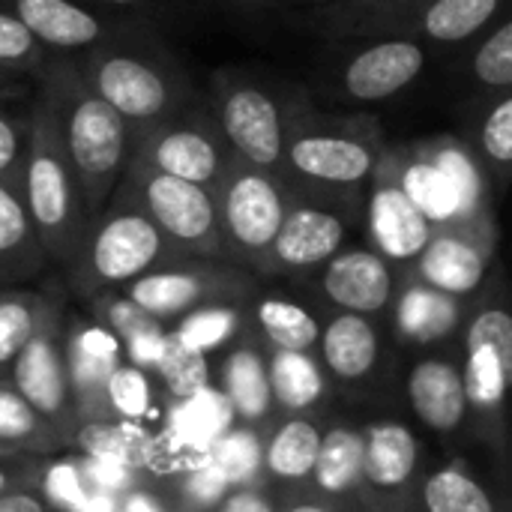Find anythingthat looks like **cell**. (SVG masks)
Listing matches in <instances>:
<instances>
[{"label": "cell", "mask_w": 512, "mask_h": 512, "mask_svg": "<svg viewBox=\"0 0 512 512\" xmlns=\"http://www.w3.org/2000/svg\"><path fill=\"white\" fill-rule=\"evenodd\" d=\"M282 177L312 195L354 201L363 195L387 141L369 114H327L309 93L282 96Z\"/></svg>", "instance_id": "obj_1"}, {"label": "cell", "mask_w": 512, "mask_h": 512, "mask_svg": "<svg viewBox=\"0 0 512 512\" xmlns=\"http://www.w3.org/2000/svg\"><path fill=\"white\" fill-rule=\"evenodd\" d=\"M36 96L51 108L63 153L81 183L90 213L96 216L111 198L132 156L126 120L87 84L78 57L48 54L33 72Z\"/></svg>", "instance_id": "obj_2"}, {"label": "cell", "mask_w": 512, "mask_h": 512, "mask_svg": "<svg viewBox=\"0 0 512 512\" xmlns=\"http://www.w3.org/2000/svg\"><path fill=\"white\" fill-rule=\"evenodd\" d=\"M78 66L87 84L126 120L132 141L198 99L186 72L162 48L120 27L78 54Z\"/></svg>", "instance_id": "obj_3"}, {"label": "cell", "mask_w": 512, "mask_h": 512, "mask_svg": "<svg viewBox=\"0 0 512 512\" xmlns=\"http://www.w3.org/2000/svg\"><path fill=\"white\" fill-rule=\"evenodd\" d=\"M18 195L39 234L45 252L72 261L81 249L84 231L93 219L81 183L63 153L51 108L36 96L24 120V159Z\"/></svg>", "instance_id": "obj_4"}, {"label": "cell", "mask_w": 512, "mask_h": 512, "mask_svg": "<svg viewBox=\"0 0 512 512\" xmlns=\"http://www.w3.org/2000/svg\"><path fill=\"white\" fill-rule=\"evenodd\" d=\"M171 255H180V249L171 246L132 192L117 183L105 207L90 219L75 261H81L96 282L120 285L159 270Z\"/></svg>", "instance_id": "obj_5"}, {"label": "cell", "mask_w": 512, "mask_h": 512, "mask_svg": "<svg viewBox=\"0 0 512 512\" xmlns=\"http://www.w3.org/2000/svg\"><path fill=\"white\" fill-rule=\"evenodd\" d=\"M288 180L255 168L231 153V162L213 192L222 252L240 258H267L270 243L288 207Z\"/></svg>", "instance_id": "obj_6"}, {"label": "cell", "mask_w": 512, "mask_h": 512, "mask_svg": "<svg viewBox=\"0 0 512 512\" xmlns=\"http://www.w3.org/2000/svg\"><path fill=\"white\" fill-rule=\"evenodd\" d=\"M129 159L150 165L162 174L180 177L186 183L204 186L213 195L231 162V150L210 108L201 99H195L174 117L141 132L132 141Z\"/></svg>", "instance_id": "obj_7"}, {"label": "cell", "mask_w": 512, "mask_h": 512, "mask_svg": "<svg viewBox=\"0 0 512 512\" xmlns=\"http://www.w3.org/2000/svg\"><path fill=\"white\" fill-rule=\"evenodd\" d=\"M120 183L147 210V216L159 225V231L171 240V246L192 255L222 252L216 201L204 186L186 183L180 177L162 174L132 159L126 162Z\"/></svg>", "instance_id": "obj_8"}, {"label": "cell", "mask_w": 512, "mask_h": 512, "mask_svg": "<svg viewBox=\"0 0 512 512\" xmlns=\"http://www.w3.org/2000/svg\"><path fill=\"white\" fill-rule=\"evenodd\" d=\"M207 108L237 159L282 174V96L249 78L216 72Z\"/></svg>", "instance_id": "obj_9"}, {"label": "cell", "mask_w": 512, "mask_h": 512, "mask_svg": "<svg viewBox=\"0 0 512 512\" xmlns=\"http://www.w3.org/2000/svg\"><path fill=\"white\" fill-rule=\"evenodd\" d=\"M291 186V183H288ZM342 198H324L312 192H300L291 186L288 207L282 225L270 243L267 258L288 270H306L327 264L345 243L348 213Z\"/></svg>", "instance_id": "obj_10"}, {"label": "cell", "mask_w": 512, "mask_h": 512, "mask_svg": "<svg viewBox=\"0 0 512 512\" xmlns=\"http://www.w3.org/2000/svg\"><path fill=\"white\" fill-rule=\"evenodd\" d=\"M363 192L375 252L387 261H414L432 237V222L402 189L393 144L384 147Z\"/></svg>", "instance_id": "obj_11"}, {"label": "cell", "mask_w": 512, "mask_h": 512, "mask_svg": "<svg viewBox=\"0 0 512 512\" xmlns=\"http://www.w3.org/2000/svg\"><path fill=\"white\" fill-rule=\"evenodd\" d=\"M426 69V45L405 36H375L342 63L339 90L351 102H384L411 87Z\"/></svg>", "instance_id": "obj_12"}, {"label": "cell", "mask_w": 512, "mask_h": 512, "mask_svg": "<svg viewBox=\"0 0 512 512\" xmlns=\"http://www.w3.org/2000/svg\"><path fill=\"white\" fill-rule=\"evenodd\" d=\"M495 243V225L459 222L432 228L429 243L414 258L420 282L450 297L477 291L486 279L489 255Z\"/></svg>", "instance_id": "obj_13"}, {"label": "cell", "mask_w": 512, "mask_h": 512, "mask_svg": "<svg viewBox=\"0 0 512 512\" xmlns=\"http://www.w3.org/2000/svg\"><path fill=\"white\" fill-rule=\"evenodd\" d=\"M48 54H84L117 27L78 0H3Z\"/></svg>", "instance_id": "obj_14"}, {"label": "cell", "mask_w": 512, "mask_h": 512, "mask_svg": "<svg viewBox=\"0 0 512 512\" xmlns=\"http://www.w3.org/2000/svg\"><path fill=\"white\" fill-rule=\"evenodd\" d=\"M504 9V0H420L402 15L390 18L375 36H405L417 42L456 45L483 33ZM369 36V39H375Z\"/></svg>", "instance_id": "obj_15"}, {"label": "cell", "mask_w": 512, "mask_h": 512, "mask_svg": "<svg viewBox=\"0 0 512 512\" xmlns=\"http://www.w3.org/2000/svg\"><path fill=\"white\" fill-rule=\"evenodd\" d=\"M321 285L324 294L348 312H381L393 297V270L375 249H339L327 261Z\"/></svg>", "instance_id": "obj_16"}, {"label": "cell", "mask_w": 512, "mask_h": 512, "mask_svg": "<svg viewBox=\"0 0 512 512\" xmlns=\"http://www.w3.org/2000/svg\"><path fill=\"white\" fill-rule=\"evenodd\" d=\"M420 147L453 183V189L462 201L465 222L495 225V213H492L495 186H492V177L483 168L480 156L471 150V144L456 135H435L429 141H420Z\"/></svg>", "instance_id": "obj_17"}, {"label": "cell", "mask_w": 512, "mask_h": 512, "mask_svg": "<svg viewBox=\"0 0 512 512\" xmlns=\"http://www.w3.org/2000/svg\"><path fill=\"white\" fill-rule=\"evenodd\" d=\"M396 159H399V180H402V189H405L408 198L423 210V216L432 222V228L465 222L462 201H459L453 183H450L447 174L423 153L420 144L396 147Z\"/></svg>", "instance_id": "obj_18"}, {"label": "cell", "mask_w": 512, "mask_h": 512, "mask_svg": "<svg viewBox=\"0 0 512 512\" xmlns=\"http://www.w3.org/2000/svg\"><path fill=\"white\" fill-rule=\"evenodd\" d=\"M471 150L480 156L483 168L492 177L498 192L507 189L512 171V93H489L480 102L474 129H471Z\"/></svg>", "instance_id": "obj_19"}, {"label": "cell", "mask_w": 512, "mask_h": 512, "mask_svg": "<svg viewBox=\"0 0 512 512\" xmlns=\"http://www.w3.org/2000/svg\"><path fill=\"white\" fill-rule=\"evenodd\" d=\"M207 297V273L189 267H159L129 282V300L147 315H177Z\"/></svg>", "instance_id": "obj_20"}, {"label": "cell", "mask_w": 512, "mask_h": 512, "mask_svg": "<svg viewBox=\"0 0 512 512\" xmlns=\"http://www.w3.org/2000/svg\"><path fill=\"white\" fill-rule=\"evenodd\" d=\"M411 405L432 429H453L465 411V384L447 363L429 360L411 372Z\"/></svg>", "instance_id": "obj_21"}, {"label": "cell", "mask_w": 512, "mask_h": 512, "mask_svg": "<svg viewBox=\"0 0 512 512\" xmlns=\"http://www.w3.org/2000/svg\"><path fill=\"white\" fill-rule=\"evenodd\" d=\"M234 405L228 396L213 393L207 387L186 396V402L171 417V441L180 450L207 453L231 426Z\"/></svg>", "instance_id": "obj_22"}, {"label": "cell", "mask_w": 512, "mask_h": 512, "mask_svg": "<svg viewBox=\"0 0 512 512\" xmlns=\"http://www.w3.org/2000/svg\"><path fill=\"white\" fill-rule=\"evenodd\" d=\"M420 0H327L315 6V24L330 39H369L381 24Z\"/></svg>", "instance_id": "obj_23"}, {"label": "cell", "mask_w": 512, "mask_h": 512, "mask_svg": "<svg viewBox=\"0 0 512 512\" xmlns=\"http://www.w3.org/2000/svg\"><path fill=\"white\" fill-rule=\"evenodd\" d=\"M324 357L339 378L366 375L378 357V336L372 324L357 312H345L330 321L324 333Z\"/></svg>", "instance_id": "obj_24"}, {"label": "cell", "mask_w": 512, "mask_h": 512, "mask_svg": "<svg viewBox=\"0 0 512 512\" xmlns=\"http://www.w3.org/2000/svg\"><path fill=\"white\" fill-rule=\"evenodd\" d=\"M45 255L15 186L0 183V276H15Z\"/></svg>", "instance_id": "obj_25"}, {"label": "cell", "mask_w": 512, "mask_h": 512, "mask_svg": "<svg viewBox=\"0 0 512 512\" xmlns=\"http://www.w3.org/2000/svg\"><path fill=\"white\" fill-rule=\"evenodd\" d=\"M15 381H18V390H21L24 402H30L42 414H51V411L60 408V402H63V372H60L54 348L45 339L30 336V342L18 351V357H15Z\"/></svg>", "instance_id": "obj_26"}, {"label": "cell", "mask_w": 512, "mask_h": 512, "mask_svg": "<svg viewBox=\"0 0 512 512\" xmlns=\"http://www.w3.org/2000/svg\"><path fill=\"white\" fill-rule=\"evenodd\" d=\"M459 324L456 297L429 288L426 282L411 285L399 300V327L417 342H435Z\"/></svg>", "instance_id": "obj_27"}, {"label": "cell", "mask_w": 512, "mask_h": 512, "mask_svg": "<svg viewBox=\"0 0 512 512\" xmlns=\"http://www.w3.org/2000/svg\"><path fill=\"white\" fill-rule=\"evenodd\" d=\"M417 462V444L402 426H378L363 450V471L378 486H399L408 480Z\"/></svg>", "instance_id": "obj_28"}, {"label": "cell", "mask_w": 512, "mask_h": 512, "mask_svg": "<svg viewBox=\"0 0 512 512\" xmlns=\"http://www.w3.org/2000/svg\"><path fill=\"white\" fill-rule=\"evenodd\" d=\"M363 438L345 429L330 432L321 444H318V456H315V474L318 483L327 492H342L345 486H351L357 480V474L363 471Z\"/></svg>", "instance_id": "obj_29"}, {"label": "cell", "mask_w": 512, "mask_h": 512, "mask_svg": "<svg viewBox=\"0 0 512 512\" xmlns=\"http://www.w3.org/2000/svg\"><path fill=\"white\" fill-rule=\"evenodd\" d=\"M225 381H228V399L231 405L246 414V417H261L270 405V378L264 363L252 351H237L231 354L225 366Z\"/></svg>", "instance_id": "obj_30"}, {"label": "cell", "mask_w": 512, "mask_h": 512, "mask_svg": "<svg viewBox=\"0 0 512 512\" xmlns=\"http://www.w3.org/2000/svg\"><path fill=\"white\" fill-rule=\"evenodd\" d=\"M273 390L282 405L288 408H306L321 396V372L303 351H282L273 360Z\"/></svg>", "instance_id": "obj_31"}, {"label": "cell", "mask_w": 512, "mask_h": 512, "mask_svg": "<svg viewBox=\"0 0 512 512\" xmlns=\"http://www.w3.org/2000/svg\"><path fill=\"white\" fill-rule=\"evenodd\" d=\"M474 78L486 93L512 90V21L501 18L474 51Z\"/></svg>", "instance_id": "obj_32"}, {"label": "cell", "mask_w": 512, "mask_h": 512, "mask_svg": "<svg viewBox=\"0 0 512 512\" xmlns=\"http://www.w3.org/2000/svg\"><path fill=\"white\" fill-rule=\"evenodd\" d=\"M258 321H261L264 333L270 336V342L279 345L282 351H303L318 339L315 318L297 303L267 300L258 309Z\"/></svg>", "instance_id": "obj_33"}, {"label": "cell", "mask_w": 512, "mask_h": 512, "mask_svg": "<svg viewBox=\"0 0 512 512\" xmlns=\"http://www.w3.org/2000/svg\"><path fill=\"white\" fill-rule=\"evenodd\" d=\"M318 432L309 426V423H288L273 447H270V468L279 474V477H303L315 468V456H318Z\"/></svg>", "instance_id": "obj_34"}, {"label": "cell", "mask_w": 512, "mask_h": 512, "mask_svg": "<svg viewBox=\"0 0 512 512\" xmlns=\"http://www.w3.org/2000/svg\"><path fill=\"white\" fill-rule=\"evenodd\" d=\"M78 441L84 444V450L93 459H117L123 465L147 459V453H150L147 435L132 423H123V426H87Z\"/></svg>", "instance_id": "obj_35"}, {"label": "cell", "mask_w": 512, "mask_h": 512, "mask_svg": "<svg viewBox=\"0 0 512 512\" xmlns=\"http://www.w3.org/2000/svg\"><path fill=\"white\" fill-rule=\"evenodd\" d=\"M45 57L48 51L36 42V36L6 6H0V69L24 78L33 75Z\"/></svg>", "instance_id": "obj_36"}, {"label": "cell", "mask_w": 512, "mask_h": 512, "mask_svg": "<svg viewBox=\"0 0 512 512\" xmlns=\"http://www.w3.org/2000/svg\"><path fill=\"white\" fill-rule=\"evenodd\" d=\"M156 366H159L162 378L168 381V387L177 396H192L195 390H201L207 384V360H204V354L186 348L174 333L165 336Z\"/></svg>", "instance_id": "obj_37"}, {"label": "cell", "mask_w": 512, "mask_h": 512, "mask_svg": "<svg viewBox=\"0 0 512 512\" xmlns=\"http://www.w3.org/2000/svg\"><path fill=\"white\" fill-rule=\"evenodd\" d=\"M426 507L429 512H495L489 495L474 480L456 471H444L429 480Z\"/></svg>", "instance_id": "obj_38"}, {"label": "cell", "mask_w": 512, "mask_h": 512, "mask_svg": "<svg viewBox=\"0 0 512 512\" xmlns=\"http://www.w3.org/2000/svg\"><path fill=\"white\" fill-rule=\"evenodd\" d=\"M512 357L501 354L498 348L477 345L468 357V396L477 405H495L504 396Z\"/></svg>", "instance_id": "obj_39"}, {"label": "cell", "mask_w": 512, "mask_h": 512, "mask_svg": "<svg viewBox=\"0 0 512 512\" xmlns=\"http://www.w3.org/2000/svg\"><path fill=\"white\" fill-rule=\"evenodd\" d=\"M72 363H75L78 384H87V387L105 384L111 372L117 369V339L105 330L81 333L72 348Z\"/></svg>", "instance_id": "obj_40"}, {"label": "cell", "mask_w": 512, "mask_h": 512, "mask_svg": "<svg viewBox=\"0 0 512 512\" xmlns=\"http://www.w3.org/2000/svg\"><path fill=\"white\" fill-rule=\"evenodd\" d=\"M207 456L216 462V468L225 474L228 483H243L246 477L255 474L261 450H258V438L249 432H234V435H222Z\"/></svg>", "instance_id": "obj_41"}, {"label": "cell", "mask_w": 512, "mask_h": 512, "mask_svg": "<svg viewBox=\"0 0 512 512\" xmlns=\"http://www.w3.org/2000/svg\"><path fill=\"white\" fill-rule=\"evenodd\" d=\"M234 324H237V315L231 309H201V312L189 315L174 336L186 348L204 354L207 348H216L219 342H225L234 333Z\"/></svg>", "instance_id": "obj_42"}, {"label": "cell", "mask_w": 512, "mask_h": 512, "mask_svg": "<svg viewBox=\"0 0 512 512\" xmlns=\"http://www.w3.org/2000/svg\"><path fill=\"white\" fill-rule=\"evenodd\" d=\"M36 330V315L27 300L6 297L0 300V363L18 357V351L30 342Z\"/></svg>", "instance_id": "obj_43"}, {"label": "cell", "mask_w": 512, "mask_h": 512, "mask_svg": "<svg viewBox=\"0 0 512 512\" xmlns=\"http://www.w3.org/2000/svg\"><path fill=\"white\" fill-rule=\"evenodd\" d=\"M108 393L114 408L129 420H141L150 408L147 381L138 369H114L108 378Z\"/></svg>", "instance_id": "obj_44"}, {"label": "cell", "mask_w": 512, "mask_h": 512, "mask_svg": "<svg viewBox=\"0 0 512 512\" xmlns=\"http://www.w3.org/2000/svg\"><path fill=\"white\" fill-rule=\"evenodd\" d=\"M21 159H24V123L0 108V183L18 189Z\"/></svg>", "instance_id": "obj_45"}, {"label": "cell", "mask_w": 512, "mask_h": 512, "mask_svg": "<svg viewBox=\"0 0 512 512\" xmlns=\"http://www.w3.org/2000/svg\"><path fill=\"white\" fill-rule=\"evenodd\" d=\"M489 345L512 357V318L504 309H486L474 318L468 330V348Z\"/></svg>", "instance_id": "obj_46"}, {"label": "cell", "mask_w": 512, "mask_h": 512, "mask_svg": "<svg viewBox=\"0 0 512 512\" xmlns=\"http://www.w3.org/2000/svg\"><path fill=\"white\" fill-rule=\"evenodd\" d=\"M45 489H48V498L69 512H78L87 501V492L81 489V480H78V471L72 465H54L48 471V480H45Z\"/></svg>", "instance_id": "obj_47"}, {"label": "cell", "mask_w": 512, "mask_h": 512, "mask_svg": "<svg viewBox=\"0 0 512 512\" xmlns=\"http://www.w3.org/2000/svg\"><path fill=\"white\" fill-rule=\"evenodd\" d=\"M30 429H33L30 405L15 393L0 390V438L15 441V438H24Z\"/></svg>", "instance_id": "obj_48"}, {"label": "cell", "mask_w": 512, "mask_h": 512, "mask_svg": "<svg viewBox=\"0 0 512 512\" xmlns=\"http://www.w3.org/2000/svg\"><path fill=\"white\" fill-rule=\"evenodd\" d=\"M87 477L90 483L99 489V495H111V492H123L129 483H132V474H129V465L117 462V459H93L87 462Z\"/></svg>", "instance_id": "obj_49"}, {"label": "cell", "mask_w": 512, "mask_h": 512, "mask_svg": "<svg viewBox=\"0 0 512 512\" xmlns=\"http://www.w3.org/2000/svg\"><path fill=\"white\" fill-rule=\"evenodd\" d=\"M225 486H228V480H225V474L216 468V462L204 453V462L195 468V474H192V480H189V492L198 498V501H216L222 492H225Z\"/></svg>", "instance_id": "obj_50"}, {"label": "cell", "mask_w": 512, "mask_h": 512, "mask_svg": "<svg viewBox=\"0 0 512 512\" xmlns=\"http://www.w3.org/2000/svg\"><path fill=\"white\" fill-rule=\"evenodd\" d=\"M108 315H111L114 330H117L123 339H132L138 330H144V327H150V324L156 321V318H153V315H147L141 306H135L129 297H126V300H120V303H114Z\"/></svg>", "instance_id": "obj_51"}, {"label": "cell", "mask_w": 512, "mask_h": 512, "mask_svg": "<svg viewBox=\"0 0 512 512\" xmlns=\"http://www.w3.org/2000/svg\"><path fill=\"white\" fill-rule=\"evenodd\" d=\"M162 342H165V333L159 330V324L153 321L150 327L138 330L132 339H126L129 345V354L138 366H153L159 360V351H162Z\"/></svg>", "instance_id": "obj_52"}, {"label": "cell", "mask_w": 512, "mask_h": 512, "mask_svg": "<svg viewBox=\"0 0 512 512\" xmlns=\"http://www.w3.org/2000/svg\"><path fill=\"white\" fill-rule=\"evenodd\" d=\"M225 512H270V507L261 498H255V495H234L225 504Z\"/></svg>", "instance_id": "obj_53"}, {"label": "cell", "mask_w": 512, "mask_h": 512, "mask_svg": "<svg viewBox=\"0 0 512 512\" xmlns=\"http://www.w3.org/2000/svg\"><path fill=\"white\" fill-rule=\"evenodd\" d=\"M0 512H42V507L39 501L27 495H9V498H0Z\"/></svg>", "instance_id": "obj_54"}, {"label": "cell", "mask_w": 512, "mask_h": 512, "mask_svg": "<svg viewBox=\"0 0 512 512\" xmlns=\"http://www.w3.org/2000/svg\"><path fill=\"white\" fill-rule=\"evenodd\" d=\"M78 512H114V501L105 498V495H87L84 507Z\"/></svg>", "instance_id": "obj_55"}, {"label": "cell", "mask_w": 512, "mask_h": 512, "mask_svg": "<svg viewBox=\"0 0 512 512\" xmlns=\"http://www.w3.org/2000/svg\"><path fill=\"white\" fill-rule=\"evenodd\" d=\"M123 512H162L147 495H132L129 501H126V507H123Z\"/></svg>", "instance_id": "obj_56"}, {"label": "cell", "mask_w": 512, "mask_h": 512, "mask_svg": "<svg viewBox=\"0 0 512 512\" xmlns=\"http://www.w3.org/2000/svg\"><path fill=\"white\" fill-rule=\"evenodd\" d=\"M18 78H21V75H12V72H3V69H0V93H3L6 87H12Z\"/></svg>", "instance_id": "obj_57"}, {"label": "cell", "mask_w": 512, "mask_h": 512, "mask_svg": "<svg viewBox=\"0 0 512 512\" xmlns=\"http://www.w3.org/2000/svg\"><path fill=\"white\" fill-rule=\"evenodd\" d=\"M93 3H108V6H138V3H144V0H93Z\"/></svg>", "instance_id": "obj_58"}, {"label": "cell", "mask_w": 512, "mask_h": 512, "mask_svg": "<svg viewBox=\"0 0 512 512\" xmlns=\"http://www.w3.org/2000/svg\"><path fill=\"white\" fill-rule=\"evenodd\" d=\"M306 3H309V6L315 9V6H321V3H327V0H306Z\"/></svg>", "instance_id": "obj_59"}, {"label": "cell", "mask_w": 512, "mask_h": 512, "mask_svg": "<svg viewBox=\"0 0 512 512\" xmlns=\"http://www.w3.org/2000/svg\"><path fill=\"white\" fill-rule=\"evenodd\" d=\"M297 512H321V510H297Z\"/></svg>", "instance_id": "obj_60"}, {"label": "cell", "mask_w": 512, "mask_h": 512, "mask_svg": "<svg viewBox=\"0 0 512 512\" xmlns=\"http://www.w3.org/2000/svg\"><path fill=\"white\" fill-rule=\"evenodd\" d=\"M243 3H258V0H243Z\"/></svg>", "instance_id": "obj_61"}, {"label": "cell", "mask_w": 512, "mask_h": 512, "mask_svg": "<svg viewBox=\"0 0 512 512\" xmlns=\"http://www.w3.org/2000/svg\"><path fill=\"white\" fill-rule=\"evenodd\" d=\"M0 486H3V474H0Z\"/></svg>", "instance_id": "obj_62"}]
</instances>
